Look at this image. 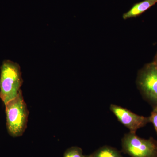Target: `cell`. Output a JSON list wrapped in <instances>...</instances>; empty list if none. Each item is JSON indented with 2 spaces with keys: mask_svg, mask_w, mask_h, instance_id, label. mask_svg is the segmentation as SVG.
I'll list each match as a JSON object with an SVG mask.
<instances>
[{
  "mask_svg": "<svg viewBox=\"0 0 157 157\" xmlns=\"http://www.w3.org/2000/svg\"><path fill=\"white\" fill-rule=\"evenodd\" d=\"M136 84L144 99L153 108L157 107V68L153 62L139 70Z\"/></svg>",
  "mask_w": 157,
  "mask_h": 157,
  "instance_id": "obj_4",
  "label": "cell"
},
{
  "mask_svg": "<svg viewBox=\"0 0 157 157\" xmlns=\"http://www.w3.org/2000/svg\"><path fill=\"white\" fill-rule=\"evenodd\" d=\"M153 63L154 64L155 66V67H156L157 68V52L155 56Z\"/></svg>",
  "mask_w": 157,
  "mask_h": 157,
  "instance_id": "obj_10",
  "label": "cell"
},
{
  "mask_svg": "<svg viewBox=\"0 0 157 157\" xmlns=\"http://www.w3.org/2000/svg\"><path fill=\"white\" fill-rule=\"evenodd\" d=\"M157 3V0H144L134 4L128 11L123 15L124 19L134 18L140 16Z\"/></svg>",
  "mask_w": 157,
  "mask_h": 157,
  "instance_id": "obj_6",
  "label": "cell"
},
{
  "mask_svg": "<svg viewBox=\"0 0 157 157\" xmlns=\"http://www.w3.org/2000/svg\"><path fill=\"white\" fill-rule=\"evenodd\" d=\"M5 106L8 133L13 137H21L27 128L29 116V109L24 99L22 91Z\"/></svg>",
  "mask_w": 157,
  "mask_h": 157,
  "instance_id": "obj_2",
  "label": "cell"
},
{
  "mask_svg": "<svg viewBox=\"0 0 157 157\" xmlns=\"http://www.w3.org/2000/svg\"><path fill=\"white\" fill-rule=\"evenodd\" d=\"M90 157H123L117 149L109 146H104L98 149Z\"/></svg>",
  "mask_w": 157,
  "mask_h": 157,
  "instance_id": "obj_7",
  "label": "cell"
},
{
  "mask_svg": "<svg viewBox=\"0 0 157 157\" xmlns=\"http://www.w3.org/2000/svg\"><path fill=\"white\" fill-rule=\"evenodd\" d=\"M109 109L118 121L126 127L131 133L136 134L138 129L150 123L149 117L138 115L127 108L116 104H111Z\"/></svg>",
  "mask_w": 157,
  "mask_h": 157,
  "instance_id": "obj_5",
  "label": "cell"
},
{
  "mask_svg": "<svg viewBox=\"0 0 157 157\" xmlns=\"http://www.w3.org/2000/svg\"><path fill=\"white\" fill-rule=\"evenodd\" d=\"M23 82L19 65L10 60H4L1 67L0 98L5 105L18 96Z\"/></svg>",
  "mask_w": 157,
  "mask_h": 157,
  "instance_id": "obj_1",
  "label": "cell"
},
{
  "mask_svg": "<svg viewBox=\"0 0 157 157\" xmlns=\"http://www.w3.org/2000/svg\"><path fill=\"white\" fill-rule=\"evenodd\" d=\"M89 157V156H85V157Z\"/></svg>",
  "mask_w": 157,
  "mask_h": 157,
  "instance_id": "obj_11",
  "label": "cell"
},
{
  "mask_svg": "<svg viewBox=\"0 0 157 157\" xmlns=\"http://www.w3.org/2000/svg\"><path fill=\"white\" fill-rule=\"evenodd\" d=\"M149 117V122L153 125L155 131L157 135V107L153 108V110Z\"/></svg>",
  "mask_w": 157,
  "mask_h": 157,
  "instance_id": "obj_9",
  "label": "cell"
},
{
  "mask_svg": "<svg viewBox=\"0 0 157 157\" xmlns=\"http://www.w3.org/2000/svg\"><path fill=\"white\" fill-rule=\"evenodd\" d=\"M82 149L78 147H72L67 150L63 157H84Z\"/></svg>",
  "mask_w": 157,
  "mask_h": 157,
  "instance_id": "obj_8",
  "label": "cell"
},
{
  "mask_svg": "<svg viewBox=\"0 0 157 157\" xmlns=\"http://www.w3.org/2000/svg\"><path fill=\"white\" fill-rule=\"evenodd\" d=\"M122 151L131 157H157V140L144 139L131 132L122 139Z\"/></svg>",
  "mask_w": 157,
  "mask_h": 157,
  "instance_id": "obj_3",
  "label": "cell"
}]
</instances>
